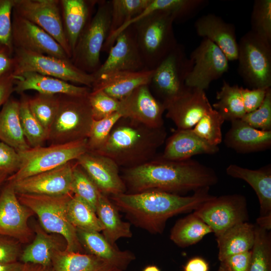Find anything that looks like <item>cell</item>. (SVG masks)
<instances>
[{"mask_svg":"<svg viewBox=\"0 0 271 271\" xmlns=\"http://www.w3.org/2000/svg\"><path fill=\"white\" fill-rule=\"evenodd\" d=\"M96 213L103 227L102 235L112 245L116 246V241L121 238L132 237L130 223L121 220L118 209L107 195L101 193Z\"/></svg>","mask_w":271,"mask_h":271,"instance_id":"31","label":"cell"},{"mask_svg":"<svg viewBox=\"0 0 271 271\" xmlns=\"http://www.w3.org/2000/svg\"><path fill=\"white\" fill-rule=\"evenodd\" d=\"M218 271H230L226 265L222 262H220V264Z\"/></svg>","mask_w":271,"mask_h":271,"instance_id":"61","label":"cell"},{"mask_svg":"<svg viewBox=\"0 0 271 271\" xmlns=\"http://www.w3.org/2000/svg\"><path fill=\"white\" fill-rule=\"evenodd\" d=\"M193 213L210 227L216 237L248 219L246 198L239 194L214 196Z\"/></svg>","mask_w":271,"mask_h":271,"instance_id":"11","label":"cell"},{"mask_svg":"<svg viewBox=\"0 0 271 271\" xmlns=\"http://www.w3.org/2000/svg\"><path fill=\"white\" fill-rule=\"evenodd\" d=\"M23 249L22 243L12 237L0 235V263L19 261Z\"/></svg>","mask_w":271,"mask_h":271,"instance_id":"50","label":"cell"},{"mask_svg":"<svg viewBox=\"0 0 271 271\" xmlns=\"http://www.w3.org/2000/svg\"><path fill=\"white\" fill-rule=\"evenodd\" d=\"M20 119L25 139L30 148L43 146L47 141L48 133L31 112L28 105V97L21 94Z\"/></svg>","mask_w":271,"mask_h":271,"instance_id":"38","label":"cell"},{"mask_svg":"<svg viewBox=\"0 0 271 271\" xmlns=\"http://www.w3.org/2000/svg\"><path fill=\"white\" fill-rule=\"evenodd\" d=\"M60 103V94L38 93L28 97V105L33 115L49 134L56 116Z\"/></svg>","mask_w":271,"mask_h":271,"instance_id":"39","label":"cell"},{"mask_svg":"<svg viewBox=\"0 0 271 271\" xmlns=\"http://www.w3.org/2000/svg\"><path fill=\"white\" fill-rule=\"evenodd\" d=\"M151 0H111L110 36L137 17Z\"/></svg>","mask_w":271,"mask_h":271,"instance_id":"40","label":"cell"},{"mask_svg":"<svg viewBox=\"0 0 271 271\" xmlns=\"http://www.w3.org/2000/svg\"><path fill=\"white\" fill-rule=\"evenodd\" d=\"M14 76V92L19 94L32 90L45 94L86 96L91 91L89 87L78 86L65 81L34 72H26Z\"/></svg>","mask_w":271,"mask_h":271,"instance_id":"23","label":"cell"},{"mask_svg":"<svg viewBox=\"0 0 271 271\" xmlns=\"http://www.w3.org/2000/svg\"><path fill=\"white\" fill-rule=\"evenodd\" d=\"M34 214L20 202L13 184L7 181L0 193V235L14 238L22 244L30 242L34 233L28 221Z\"/></svg>","mask_w":271,"mask_h":271,"instance_id":"15","label":"cell"},{"mask_svg":"<svg viewBox=\"0 0 271 271\" xmlns=\"http://www.w3.org/2000/svg\"><path fill=\"white\" fill-rule=\"evenodd\" d=\"M17 194L20 202L37 215L44 230L60 235L65 239V250L84 252L77 236V229L67 216V204L72 193L60 196Z\"/></svg>","mask_w":271,"mask_h":271,"instance_id":"5","label":"cell"},{"mask_svg":"<svg viewBox=\"0 0 271 271\" xmlns=\"http://www.w3.org/2000/svg\"><path fill=\"white\" fill-rule=\"evenodd\" d=\"M224 121L222 116L212 108L202 117L192 129L209 144L218 146L222 141L221 128Z\"/></svg>","mask_w":271,"mask_h":271,"instance_id":"43","label":"cell"},{"mask_svg":"<svg viewBox=\"0 0 271 271\" xmlns=\"http://www.w3.org/2000/svg\"><path fill=\"white\" fill-rule=\"evenodd\" d=\"M162 10L161 0H151L139 16L109 36L105 44L112 46L118 35L133 25L139 51L146 69H155L178 45L174 18Z\"/></svg>","mask_w":271,"mask_h":271,"instance_id":"4","label":"cell"},{"mask_svg":"<svg viewBox=\"0 0 271 271\" xmlns=\"http://www.w3.org/2000/svg\"><path fill=\"white\" fill-rule=\"evenodd\" d=\"M166 117L178 129H191L213 108L204 90L186 86L179 94L163 103Z\"/></svg>","mask_w":271,"mask_h":271,"instance_id":"16","label":"cell"},{"mask_svg":"<svg viewBox=\"0 0 271 271\" xmlns=\"http://www.w3.org/2000/svg\"><path fill=\"white\" fill-rule=\"evenodd\" d=\"M76 229L84 252L103 259L122 271L136 259L132 252L119 249L116 246L110 243L99 232Z\"/></svg>","mask_w":271,"mask_h":271,"instance_id":"27","label":"cell"},{"mask_svg":"<svg viewBox=\"0 0 271 271\" xmlns=\"http://www.w3.org/2000/svg\"><path fill=\"white\" fill-rule=\"evenodd\" d=\"M208 263L199 257L191 258L184 266V271H208Z\"/></svg>","mask_w":271,"mask_h":271,"instance_id":"55","label":"cell"},{"mask_svg":"<svg viewBox=\"0 0 271 271\" xmlns=\"http://www.w3.org/2000/svg\"><path fill=\"white\" fill-rule=\"evenodd\" d=\"M268 89H249L241 87V94L246 113L252 112L259 107Z\"/></svg>","mask_w":271,"mask_h":271,"instance_id":"51","label":"cell"},{"mask_svg":"<svg viewBox=\"0 0 271 271\" xmlns=\"http://www.w3.org/2000/svg\"><path fill=\"white\" fill-rule=\"evenodd\" d=\"M224 143L227 147L238 153L265 151L271 147V130L256 129L241 119L234 120L231 121Z\"/></svg>","mask_w":271,"mask_h":271,"instance_id":"26","label":"cell"},{"mask_svg":"<svg viewBox=\"0 0 271 271\" xmlns=\"http://www.w3.org/2000/svg\"><path fill=\"white\" fill-rule=\"evenodd\" d=\"M75 163L76 160H74L57 168L10 182L17 194L49 196L71 194Z\"/></svg>","mask_w":271,"mask_h":271,"instance_id":"18","label":"cell"},{"mask_svg":"<svg viewBox=\"0 0 271 271\" xmlns=\"http://www.w3.org/2000/svg\"><path fill=\"white\" fill-rule=\"evenodd\" d=\"M161 157L170 161H184L199 154L213 155L218 152V146L209 144L191 129H177L166 140Z\"/></svg>","mask_w":271,"mask_h":271,"instance_id":"24","label":"cell"},{"mask_svg":"<svg viewBox=\"0 0 271 271\" xmlns=\"http://www.w3.org/2000/svg\"><path fill=\"white\" fill-rule=\"evenodd\" d=\"M111 6L110 1H98L97 9L77 42L71 60L81 70L96 72L101 66L100 52L110 32Z\"/></svg>","mask_w":271,"mask_h":271,"instance_id":"7","label":"cell"},{"mask_svg":"<svg viewBox=\"0 0 271 271\" xmlns=\"http://www.w3.org/2000/svg\"><path fill=\"white\" fill-rule=\"evenodd\" d=\"M15 77L10 73L0 77V107L11 97L14 92Z\"/></svg>","mask_w":271,"mask_h":271,"instance_id":"53","label":"cell"},{"mask_svg":"<svg viewBox=\"0 0 271 271\" xmlns=\"http://www.w3.org/2000/svg\"><path fill=\"white\" fill-rule=\"evenodd\" d=\"M251 126L261 130H271V88L267 89L261 104L256 110L246 113L241 118Z\"/></svg>","mask_w":271,"mask_h":271,"instance_id":"47","label":"cell"},{"mask_svg":"<svg viewBox=\"0 0 271 271\" xmlns=\"http://www.w3.org/2000/svg\"><path fill=\"white\" fill-rule=\"evenodd\" d=\"M76 161L102 193L112 195L126 193V186L119 174V167L110 158L88 151Z\"/></svg>","mask_w":271,"mask_h":271,"instance_id":"21","label":"cell"},{"mask_svg":"<svg viewBox=\"0 0 271 271\" xmlns=\"http://www.w3.org/2000/svg\"><path fill=\"white\" fill-rule=\"evenodd\" d=\"M154 69L119 71L103 74L95 79L91 90H100L120 100L140 86L149 85Z\"/></svg>","mask_w":271,"mask_h":271,"instance_id":"25","label":"cell"},{"mask_svg":"<svg viewBox=\"0 0 271 271\" xmlns=\"http://www.w3.org/2000/svg\"><path fill=\"white\" fill-rule=\"evenodd\" d=\"M54 271H113L118 269L109 262L85 252L60 250L52 258Z\"/></svg>","mask_w":271,"mask_h":271,"instance_id":"33","label":"cell"},{"mask_svg":"<svg viewBox=\"0 0 271 271\" xmlns=\"http://www.w3.org/2000/svg\"><path fill=\"white\" fill-rule=\"evenodd\" d=\"M13 59L14 75L34 72L91 89L95 82L92 74L76 67L71 59H62L20 49H14Z\"/></svg>","mask_w":271,"mask_h":271,"instance_id":"10","label":"cell"},{"mask_svg":"<svg viewBox=\"0 0 271 271\" xmlns=\"http://www.w3.org/2000/svg\"><path fill=\"white\" fill-rule=\"evenodd\" d=\"M118 112L100 120H93L87 139L88 151L96 152L106 142L117 121L121 117Z\"/></svg>","mask_w":271,"mask_h":271,"instance_id":"44","label":"cell"},{"mask_svg":"<svg viewBox=\"0 0 271 271\" xmlns=\"http://www.w3.org/2000/svg\"><path fill=\"white\" fill-rule=\"evenodd\" d=\"M217 101L212 105L224 118L230 122L241 119L245 114L241 94V87L231 85L223 80L220 89L216 92Z\"/></svg>","mask_w":271,"mask_h":271,"instance_id":"36","label":"cell"},{"mask_svg":"<svg viewBox=\"0 0 271 271\" xmlns=\"http://www.w3.org/2000/svg\"><path fill=\"white\" fill-rule=\"evenodd\" d=\"M194 27L198 36L215 44L228 61L237 60L238 42L233 24L225 22L214 14H208L199 18Z\"/></svg>","mask_w":271,"mask_h":271,"instance_id":"22","label":"cell"},{"mask_svg":"<svg viewBox=\"0 0 271 271\" xmlns=\"http://www.w3.org/2000/svg\"><path fill=\"white\" fill-rule=\"evenodd\" d=\"M9 176L6 173L0 172V193L3 185L7 181Z\"/></svg>","mask_w":271,"mask_h":271,"instance_id":"59","label":"cell"},{"mask_svg":"<svg viewBox=\"0 0 271 271\" xmlns=\"http://www.w3.org/2000/svg\"><path fill=\"white\" fill-rule=\"evenodd\" d=\"M105 62L92 74L95 79L107 73L119 71H137L145 69L138 48L133 25L121 32L110 48Z\"/></svg>","mask_w":271,"mask_h":271,"instance_id":"19","label":"cell"},{"mask_svg":"<svg viewBox=\"0 0 271 271\" xmlns=\"http://www.w3.org/2000/svg\"><path fill=\"white\" fill-rule=\"evenodd\" d=\"M12 12L37 25L53 38L71 59L60 0H14Z\"/></svg>","mask_w":271,"mask_h":271,"instance_id":"13","label":"cell"},{"mask_svg":"<svg viewBox=\"0 0 271 271\" xmlns=\"http://www.w3.org/2000/svg\"><path fill=\"white\" fill-rule=\"evenodd\" d=\"M121 178L129 193L157 190L179 194L210 188L218 181L213 169L196 160L170 161L161 156L124 169Z\"/></svg>","mask_w":271,"mask_h":271,"instance_id":"1","label":"cell"},{"mask_svg":"<svg viewBox=\"0 0 271 271\" xmlns=\"http://www.w3.org/2000/svg\"><path fill=\"white\" fill-rule=\"evenodd\" d=\"M19 110L20 101L10 97L0 111V141L17 151L30 148L23 134Z\"/></svg>","mask_w":271,"mask_h":271,"instance_id":"34","label":"cell"},{"mask_svg":"<svg viewBox=\"0 0 271 271\" xmlns=\"http://www.w3.org/2000/svg\"><path fill=\"white\" fill-rule=\"evenodd\" d=\"M192 66L184 47L178 44L154 69L149 85L161 98L162 103L177 95L186 87L185 80Z\"/></svg>","mask_w":271,"mask_h":271,"instance_id":"12","label":"cell"},{"mask_svg":"<svg viewBox=\"0 0 271 271\" xmlns=\"http://www.w3.org/2000/svg\"><path fill=\"white\" fill-rule=\"evenodd\" d=\"M255 239V225L247 222L237 224L216 237L218 259L251 250Z\"/></svg>","mask_w":271,"mask_h":271,"instance_id":"32","label":"cell"},{"mask_svg":"<svg viewBox=\"0 0 271 271\" xmlns=\"http://www.w3.org/2000/svg\"><path fill=\"white\" fill-rule=\"evenodd\" d=\"M256 224L266 230H270L271 228V215L259 216L256 220Z\"/></svg>","mask_w":271,"mask_h":271,"instance_id":"58","label":"cell"},{"mask_svg":"<svg viewBox=\"0 0 271 271\" xmlns=\"http://www.w3.org/2000/svg\"><path fill=\"white\" fill-rule=\"evenodd\" d=\"M227 174L246 182L255 191L260 205V216L271 215V166L268 165L258 170H251L230 164Z\"/></svg>","mask_w":271,"mask_h":271,"instance_id":"30","label":"cell"},{"mask_svg":"<svg viewBox=\"0 0 271 271\" xmlns=\"http://www.w3.org/2000/svg\"><path fill=\"white\" fill-rule=\"evenodd\" d=\"M209 188L199 189L189 196L152 190L112 195L109 198L135 225L152 234H161L169 218L194 211L214 197Z\"/></svg>","mask_w":271,"mask_h":271,"instance_id":"2","label":"cell"},{"mask_svg":"<svg viewBox=\"0 0 271 271\" xmlns=\"http://www.w3.org/2000/svg\"><path fill=\"white\" fill-rule=\"evenodd\" d=\"M67 214L69 221L76 229L99 232L102 230L95 211L87 203L73 194L68 201Z\"/></svg>","mask_w":271,"mask_h":271,"instance_id":"37","label":"cell"},{"mask_svg":"<svg viewBox=\"0 0 271 271\" xmlns=\"http://www.w3.org/2000/svg\"><path fill=\"white\" fill-rule=\"evenodd\" d=\"M14 0H0V48L14 54L12 15Z\"/></svg>","mask_w":271,"mask_h":271,"instance_id":"48","label":"cell"},{"mask_svg":"<svg viewBox=\"0 0 271 271\" xmlns=\"http://www.w3.org/2000/svg\"><path fill=\"white\" fill-rule=\"evenodd\" d=\"M166 137L164 126L151 127L121 117L113 127L105 144L95 152L110 158L119 167L131 168L154 159Z\"/></svg>","mask_w":271,"mask_h":271,"instance_id":"3","label":"cell"},{"mask_svg":"<svg viewBox=\"0 0 271 271\" xmlns=\"http://www.w3.org/2000/svg\"><path fill=\"white\" fill-rule=\"evenodd\" d=\"M87 151V139L18 151L21 161L20 169L9 176L7 181L14 182L57 168L76 160Z\"/></svg>","mask_w":271,"mask_h":271,"instance_id":"8","label":"cell"},{"mask_svg":"<svg viewBox=\"0 0 271 271\" xmlns=\"http://www.w3.org/2000/svg\"><path fill=\"white\" fill-rule=\"evenodd\" d=\"M94 120H100L118 111L119 100L100 90H91L88 96Z\"/></svg>","mask_w":271,"mask_h":271,"instance_id":"46","label":"cell"},{"mask_svg":"<svg viewBox=\"0 0 271 271\" xmlns=\"http://www.w3.org/2000/svg\"><path fill=\"white\" fill-rule=\"evenodd\" d=\"M164 111L163 104L155 98L149 85H143L119 101L117 112L122 117L151 127L159 128L164 126Z\"/></svg>","mask_w":271,"mask_h":271,"instance_id":"20","label":"cell"},{"mask_svg":"<svg viewBox=\"0 0 271 271\" xmlns=\"http://www.w3.org/2000/svg\"><path fill=\"white\" fill-rule=\"evenodd\" d=\"M251 250L229 256L221 261L223 262L230 271H248Z\"/></svg>","mask_w":271,"mask_h":271,"instance_id":"52","label":"cell"},{"mask_svg":"<svg viewBox=\"0 0 271 271\" xmlns=\"http://www.w3.org/2000/svg\"><path fill=\"white\" fill-rule=\"evenodd\" d=\"M23 271H54L52 266H45L33 263H24Z\"/></svg>","mask_w":271,"mask_h":271,"instance_id":"57","label":"cell"},{"mask_svg":"<svg viewBox=\"0 0 271 271\" xmlns=\"http://www.w3.org/2000/svg\"><path fill=\"white\" fill-rule=\"evenodd\" d=\"M113 271H122V270H120V269H114V270H113Z\"/></svg>","mask_w":271,"mask_h":271,"instance_id":"62","label":"cell"},{"mask_svg":"<svg viewBox=\"0 0 271 271\" xmlns=\"http://www.w3.org/2000/svg\"><path fill=\"white\" fill-rule=\"evenodd\" d=\"M238 72L251 89L271 87V42L251 30L238 42Z\"/></svg>","mask_w":271,"mask_h":271,"instance_id":"9","label":"cell"},{"mask_svg":"<svg viewBox=\"0 0 271 271\" xmlns=\"http://www.w3.org/2000/svg\"><path fill=\"white\" fill-rule=\"evenodd\" d=\"M143 271H161L160 269L156 265H148L145 267Z\"/></svg>","mask_w":271,"mask_h":271,"instance_id":"60","label":"cell"},{"mask_svg":"<svg viewBox=\"0 0 271 271\" xmlns=\"http://www.w3.org/2000/svg\"><path fill=\"white\" fill-rule=\"evenodd\" d=\"M24 263L20 261L11 263H0V271H23Z\"/></svg>","mask_w":271,"mask_h":271,"instance_id":"56","label":"cell"},{"mask_svg":"<svg viewBox=\"0 0 271 271\" xmlns=\"http://www.w3.org/2000/svg\"><path fill=\"white\" fill-rule=\"evenodd\" d=\"M14 66L13 53L7 49L0 48V77L13 73Z\"/></svg>","mask_w":271,"mask_h":271,"instance_id":"54","label":"cell"},{"mask_svg":"<svg viewBox=\"0 0 271 271\" xmlns=\"http://www.w3.org/2000/svg\"><path fill=\"white\" fill-rule=\"evenodd\" d=\"M248 271H271V235L256 224Z\"/></svg>","mask_w":271,"mask_h":271,"instance_id":"41","label":"cell"},{"mask_svg":"<svg viewBox=\"0 0 271 271\" xmlns=\"http://www.w3.org/2000/svg\"><path fill=\"white\" fill-rule=\"evenodd\" d=\"M212 232L210 227L193 213L178 220L171 231L170 239L181 247H188Z\"/></svg>","mask_w":271,"mask_h":271,"instance_id":"35","label":"cell"},{"mask_svg":"<svg viewBox=\"0 0 271 271\" xmlns=\"http://www.w3.org/2000/svg\"><path fill=\"white\" fill-rule=\"evenodd\" d=\"M71 191L73 195L87 203L96 212L101 192L76 161L73 171Z\"/></svg>","mask_w":271,"mask_h":271,"instance_id":"42","label":"cell"},{"mask_svg":"<svg viewBox=\"0 0 271 271\" xmlns=\"http://www.w3.org/2000/svg\"><path fill=\"white\" fill-rule=\"evenodd\" d=\"M21 161L18 152L8 144L0 141V172L9 176L20 169Z\"/></svg>","mask_w":271,"mask_h":271,"instance_id":"49","label":"cell"},{"mask_svg":"<svg viewBox=\"0 0 271 271\" xmlns=\"http://www.w3.org/2000/svg\"><path fill=\"white\" fill-rule=\"evenodd\" d=\"M189 58L193 66L185 80L187 87L205 91L229 68V61L223 52L206 38L202 39Z\"/></svg>","mask_w":271,"mask_h":271,"instance_id":"14","label":"cell"},{"mask_svg":"<svg viewBox=\"0 0 271 271\" xmlns=\"http://www.w3.org/2000/svg\"><path fill=\"white\" fill-rule=\"evenodd\" d=\"M14 49L70 59L59 44L40 27L12 12Z\"/></svg>","mask_w":271,"mask_h":271,"instance_id":"17","label":"cell"},{"mask_svg":"<svg viewBox=\"0 0 271 271\" xmlns=\"http://www.w3.org/2000/svg\"><path fill=\"white\" fill-rule=\"evenodd\" d=\"M34 232V239L22 250L19 261L23 263L52 266L55 252L66 249L65 239L60 235L46 232L39 224L35 226Z\"/></svg>","mask_w":271,"mask_h":271,"instance_id":"29","label":"cell"},{"mask_svg":"<svg viewBox=\"0 0 271 271\" xmlns=\"http://www.w3.org/2000/svg\"><path fill=\"white\" fill-rule=\"evenodd\" d=\"M98 2L96 0H60L63 28L72 56Z\"/></svg>","mask_w":271,"mask_h":271,"instance_id":"28","label":"cell"},{"mask_svg":"<svg viewBox=\"0 0 271 271\" xmlns=\"http://www.w3.org/2000/svg\"><path fill=\"white\" fill-rule=\"evenodd\" d=\"M251 31L271 42V1L255 0L250 19Z\"/></svg>","mask_w":271,"mask_h":271,"instance_id":"45","label":"cell"},{"mask_svg":"<svg viewBox=\"0 0 271 271\" xmlns=\"http://www.w3.org/2000/svg\"><path fill=\"white\" fill-rule=\"evenodd\" d=\"M88 96L60 94L58 112L48 134L50 145L87 139L93 120Z\"/></svg>","mask_w":271,"mask_h":271,"instance_id":"6","label":"cell"}]
</instances>
